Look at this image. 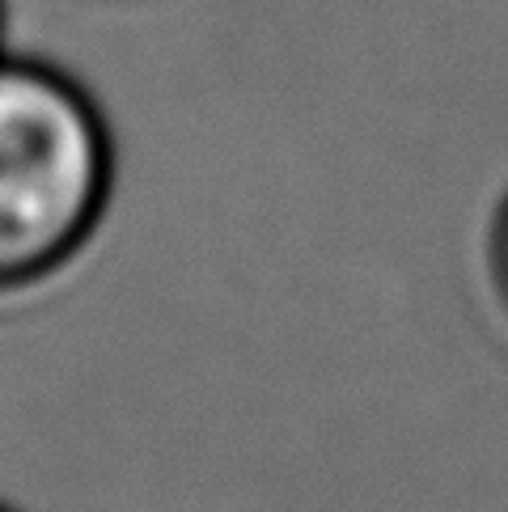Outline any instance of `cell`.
Wrapping results in <instances>:
<instances>
[{
	"label": "cell",
	"mask_w": 508,
	"mask_h": 512,
	"mask_svg": "<svg viewBox=\"0 0 508 512\" xmlns=\"http://www.w3.org/2000/svg\"><path fill=\"white\" fill-rule=\"evenodd\" d=\"M115 140L72 72L0 51V292L68 267L102 225Z\"/></svg>",
	"instance_id": "6da1fadb"
},
{
	"label": "cell",
	"mask_w": 508,
	"mask_h": 512,
	"mask_svg": "<svg viewBox=\"0 0 508 512\" xmlns=\"http://www.w3.org/2000/svg\"><path fill=\"white\" fill-rule=\"evenodd\" d=\"M487 267H492L496 297H500L504 314H508V195L500 199L496 221H492V233H487Z\"/></svg>",
	"instance_id": "7a4b0ae2"
},
{
	"label": "cell",
	"mask_w": 508,
	"mask_h": 512,
	"mask_svg": "<svg viewBox=\"0 0 508 512\" xmlns=\"http://www.w3.org/2000/svg\"><path fill=\"white\" fill-rule=\"evenodd\" d=\"M0 26H5V0H0Z\"/></svg>",
	"instance_id": "3957f363"
},
{
	"label": "cell",
	"mask_w": 508,
	"mask_h": 512,
	"mask_svg": "<svg viewBox=\"0 0 508 512\" xmlns=\"http://www.w3.org/2000/svg\"><path fill=\"white\" fill-rule=\"evenodd\" d=\"M0 512H9V508H0Z\"/></svg>",
	"instance_id": "277c9868"
}]
</instances>
